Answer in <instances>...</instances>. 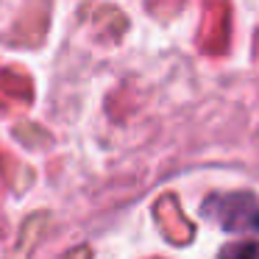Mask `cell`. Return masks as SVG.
Listing matches in <instances>:
<instances>
[{"label":"cell","mask_w":259,"mask_h":259,"mask_svg":"<svg viewBox=\"0 0 259 259\" xmlns=\"http://www.w3.org/2000/svg\"><path fill=\"white\" fill-rule=\"evenodd\" d=\"M223 253H231V256H259V242H253V245H229L223 248Z\"/></svg>","instance_id":"obj_1"},{"label":"cell","mask_w":259,"mask_h":259,"mask_svg":"<svg viewBox=\"0 0 259 259\" xmlns=\"http://www.w3.org/2000/svg\"><path fill=\"white\" fill-rule=\"evenodd\" d=\"M248 223H251V229H256V231H259V212H253V214H251V220H248Z\"/></svg>","instance_id":"obj_2"}]
</instances>
